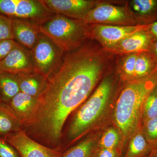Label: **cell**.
<instances>
[{
  "mask_svg": "<svg viewBox=\"0 0 157 157\" xmlns=\"http://www.w3.org/2000/svg\"><path fill=\"white\" fill-rule=\"evenodd\" d=\"M115 56L89 39L66 52L59 67L48 79L31 117L37 129L60 137L69 116L83 104L113 68Z\"/></svg>",
  "mask_w": 157,
  "mask_h": 157,
  "instance_id": "1",
  "label": "cell"
},
{
  "mask_svg": "<svg viewBox=\"0 0 157 157\" xmlns=\"http://www.w3.org/2000/svg\"><path fill=\"white\" fill-rule=\"evenodd\" d=\"M157 86V70L146 78L127 82L117 100L116 125L125 140L142 128L144 104Z\"/></svg>",
  "mask_w": 157,
  "mask_h": 157,
  "instance_id": "2",
  "label": "cell"
},
{
  "mask_svg": "<svg viewBox=\"0 0 157 157\" xmlns=\"http://www.w3.org/2000/svg\"><path fill=\"white\" fill-rule=\"evenodd\" d=\"M117 76L115 69L110 70L77 109L68 128V142L73 143L83 137L105 115L115 93Z\"/></svg>",
  "mask_w": 157,
  "mask_h": 157,
  "instance_id": "3",
  "label": "cell"
},
{
  "mask_svg": "<svg viewBox=\"0 0 157 157\" xmlns=\"http://www.w3.org/2000/svg\"><path fill=\"white\" fill-rule=\"evenodd\" d=\"M39 33L45 35L67 52L76 49L90 39V25L82 20L54 14L38 25Z\"/></svg>",
  "mask_w": 157,
  "mask_h": 157,
  "instance_id": "4",
  "label": "cell"
},
{
  "mask_svg": "<svg viewBox=\"0 0 157 157\" xmlns=\"http://www.w3.org/2000/svg\"><path fill=\"white\" fill-rule=\"evenodd\" d=\"M34 71L47 79L55 73L63 61L65 52L48 37L39 33L31 50Z\"/></svg>",
  "mask_w": 157,
  "mask_h": 157,
  "instance_id": "5",
  "label": "cell"
},
{
  "mask_svg": "<svg viewBox=\"0 0 157 157\" xmlns=\"http://www.w3.org/2000/svg\"><path fill=\"white\" fill-rule=\"evenodd\" d=\"M0 14L37 25L55 14L42 0H0Z\"/></svg>",
  "mask_w": 157,
  "mask_h": 157,
  "instance_id": "6",
  "label": "cell"
},
{
  "mask_svg": "<svg viewBox=\"0 0 157 157\" xmlns=\"http://www.w3.org/2000/svg\"><path fill=\"white\" fill-rule=\"evenodd\" d=\"M116 1H102L89 12L82 20L87 24L121 26L137 25L127 9L126 3Z\"/></svg>",
  "mask_w": 157,
  "mask_h": 157,
  "instance_id": "7",
  "label": "cell"
},
{
  "mask_svg": "<svg viewBox=\"0 0 157 157\" xmlns=\"http://www.w3.org/2000/svg\"><path fill=\"white\" fill-rule=\"evenodd\" d=\"M89 25L90 39L97 41L109 52L122 39L137 31L146 29L148 25L121 26L97 24Z\"/></svg>",
  "mask_w": 157,
  "mask_h": 157,
  "instance_id": "8",
  "label": "cell"
},
{
  "mask_svg": "<svg viewBox=\"0 0 157 157\" xmlns=\"http://www.w3.org/2000/svg\"><path fill=\"white\" fill-rule=\"evenodd\" d=\"M3 139L9 143L21 157H62L64 152L39 143L27 135L22 129L7 135Z\"/></svg>",
  "mask_w": 157,
  "mask_h": 157,
  "instance_id": "9",
  "label": "cell"
},
{
  "mask_svg": "<svg viewBox=\"0 0 157 157\" xmlns=\"http://www.w3.org/2000/svg\"><path fill=\"white\" fill-rule=\"evenodd\" d=\"M54 14L82 20L91 10L102 2L99 0H42Z\"/></svg>",
  "mask_w": 157,
  "mask_h": 157,
  "instance_id": "10",
  "label": "cell"
},
{
  "mask_svg": "<svg viewBox=\"0 0 157 157\" xmlns=\"http://www.w3.org/2000/svg\"><path fill=\"white\" fill-rule=\"evenodd\" d=\"M34 71L31 51L17 43L0 61V72L17 74Z\"/></svg>",
  "mask_w": 157,
  "mask_h": 157,
  "instance_id": "11",
  "label": "cell"
},
{
  "mask_svg": "<svg viewBox=\"0 0 157 157\" xmlns=\"http://www.w3.org/2000/svg\"><path fill=\"white\" fill-rule=\"evenodd\" d=\"M147 28L122 39L109 52L115 56L129 53L148 52L154 41L147 31Z\"/></svg>",
  "mask_w": 157,
  "mask_h": 157,
  "instance_id": "12",
  "label": "cell"
},
{
  "mask_svg": "<svg viewBox=\"0 0 157 157\" xmlns=\"http://www.w3.org/2000/svg\"><path fill=\"white\" fill-rule=\"evenodd\" d=\"M126 5L137 25H147L157 21V0H132Z\"/></svg>",
  "mask_w": 157,
  "mask_h": 157,
  "instance_id": "13",
  "label": "cell"
},
{
  "mask_svg": "<svg viewBox=\"0 0 157 157\" xmlns=\"http://www.w3.org/2000/svg\"><path fill=\"white\" fill-rule=\"evenodd\" d=\"M11 18L14 39L25 48L32 50L40 33L38 25L27 21Z\"/></svg>",
  "mask_w": 157,
  "mask_h": 157,
  "instance_id": "14",
  "label": "cell"
},
{
  "mask_svg": "<svg viewBox=\"0 0 157 157\" xmlns=\"http://www.w3.org/2000/svg\"><path fill=\"white\" fill-rule=\"evenodd\" d=\"M20 92L38 98L45 90L47 79L35 71L16 74Z\"/></svg>",
  "mask_w": 157,
  "mask_h": 157,
  "instance_id": "15",
  "label": "cell"
},
{
  "mask_svg": "<svg viewBox=\"0 0 157 157\" xmlns=\"http://www.w3.org/2000/svg\"><path fill=\"white\" fill-rule=\"evenodd\" d=\"M38 99L19 92L9 103V105L22 124L28 120L36 106Z\"/></svg>",
  "mask_w": 157,
  "mask_h": 157,
  "instance_id": "16",
  "label": "cell"
},
{
  "mask_svg": "<svg viewBox=\"0 0 157 157\" xmlns=\"http://www.w3.org/2000/svg\"><path fill=\"white\" fill-rule=\"evenodd\" d=\"M21 129V122L9 104L0 103V138Z\"/></svg>",
  "mask_w": 157,
  "mask_h": 157,
  "instance_id": "17",
  "label": "cell"
},
{
  "mask_svg": "<svg viewBox=\"0 0 157 157\" xmlns=\"http://www.w3.org/2000/svg\"><path fill=\"white\" fill-rule=\"evenodd\" d=\"M138 53H129L117 56L115 69L118 76L123 81H134L135 63Z\"/></svg>",
  "mask_w": 157,
  "mask_h": 157,
  "instance_id": "18",
  "label": "cell"
},
{
  "mask_svg": "<svg viewBox=\"0 0 157 157\" xmlns=\"http://www.w3.org/2000/svg\"><path fill=\"white\" fill-rule=\"evenodd\" d=\"M153 149L145 138L142 128L132 137L124 157H147Z\"/></svg>",
  "mask_w": 157,
  "mask_h": 157,
  "instance_id": "19",
  "label": "cell"
},
{
  "mask_svg": "<svg viewBox=\"0 0 157 157\" xmlns=\"http://www.w3.org/2000/svg\"><path fill=\"white\" fill-rule=\"evenodd\" d=\"M19 92L16 74L0 72V92L2 102L9 104Z\"/></svg>",
  "mask_w": 157,
  "mask_h": 157,
  "instance_id": "20",
  "label": "cell"
},
{
  "mask_svg": "<svg viewBox=\"0 0 157 157\" xmlns=\"http://www.w3.org/2000/svg\"><path fill=\"white\" fill-rule=\"evenodd\" d=\"M97 144L95 137L89 136L66 151L62 157H95L98 149Z\"/></svg>",
  "mask_w": 157,
  "mask_h": 157,
  "instance_id": "21",
  "label": "cell"
},
{
  "mask_svg": "<svg viewBox=\"0 0 157 157\" xmlns=\"http://www.w3.org/2000/svg\"><path fill=\"white\" fill-rule=\"evenodd\" d=\"M157 70V61L148 52L138 53L135 63L134 80L146 78Z\"/></svg>",
  "mask_w": 157,
  "mask_h": 157,
  "instance_id": "22",
  "label": "cell"
},
{
  "mask_svg": "<svg viewBox=\"0 0 157 157\" xmlns=\"http://www.w3.org/2000/svg\"><path fill=\"white\" fill-rule=\"evenodd\" d=\"M120 140L119 132L111 128L104 132L99 143L100 148L117 150Z\"/></svg>",
  "mask_w": 157,
  "mask_h": 157,
  "instance_id": "23",
  "label": "cell"
},
{
  "mask_svg": "<svg viewBox=\"0 0 157 157\" xmlns=\"http://www.w3.org/2000/svg\"><path fill=\"white\" fill-rule=\"evenodd\" d=\"M157 86L152 91L145 101L144 108L143 125L149 120L157 116Z\"/></svg>",
  "mask_w": 157,
  "mask_h": 157,
  "instance_id": "24",
  "label": "cell"
},
{
  "mask_svg": "<svg viewBox=\"0 0 157 157\" xmlns=\"http://www.w3.org/2000/svg\"><path fill=\"white\" fill-rule=\"evenodd\" d=\"M142 130L145 138L152 146H157V116L144 124Z\"/></svg>",
  "mask_w": 157,
  "mask_h": 157,
  "instance_id": "25",
  "label": "cell"
},
{
  "mask_svg": "<svg viewBox=\"0 0 157 157\" xmlns=\"http://www.w3.org/2000/svg\"><path fill=\"white\" fill-rule=\"evenodd\" d=\"M14 40L11 18L0 14V40Z\"/></svg>",
  "mask_w": 157,
  "mask_h": 157,
  "instance_id": "26",
  "label": "cell"
},
{
  "mask_svg": "<svg viewBox=\"0 0 157 157\" xmlns=\"http://www.w3.org/2000/svg\"><path fill=\"white\" fill-rule=\"evenodd\" d=\"M0 157H21L18 152L3 138H0Z\"/></svg>",
  "mask_w": 157,
  "mask_h": 157,
  "instance_id": "27",
  "label": "cell"
},
{
  "mask_svg": "<svg viewBox=\"0 0 157 157\" xmlns=\"http://www.w3.org/2000/svg\"><path fill=\"white\" fill-rule=\"evenodd\" d=\"M17 44L13 39L0 40V61L7 56Z\"/></svg>",
  "mask_w": 157,
  "mask_h": 157,
  "instance_id": "28",
  "label": "cell"
},
{
  "mask_svg": "<svg viewBox=\"0 0 157 157\" xmlns=\"http://www.w3.org/2000/svg\"><path fill=\"white\" fill-rule=\"evenodd\" d=\"M120 154L118 150L100 148L97 149L95 157H119Z\"/></svg>",
  "mask_w": 157,
  "mask_h": 157,
  "instance_id": "29",
  "label": "cell"
},
{
  "mask_svg": "<svg viewBox=\"0 0 157 157\" xmlns=\"http://www.w3.org/2000/svg\"><path fill=\"white\" fill-rule=\"evenodd\" d=\"M147 31L150 34L154 42L157 40V21L147 25Z\"/></svg>",
  "mask_w": 157,
  "mask_h": 157,
  "instance_id": "30",
  "label": "cell"
},
{
  "mask_svg": "<svg viewBox=\"0 0 157 157\" xmlns=\"http://www.w3.org/2000/svg\"><path fill=\"white\" fill-rule=\"evenodd\" d=\"M148 52L157 61V40L153 42Z\"/></svg>",
  "mask_w": 157,
  "mask_h": 157,
  "instance_id": "31",
  "label": "cell"
},
{
  "mask_svg": "<svg viewBox=\"0 0 157 157\" xmlns=\"http://www.w3.org/2000/svg\"><path fill=\"white\" fill-rule=\"evenodd\" d=\"M148 157H157V146L152 150Z\"/></svg>",
  "mask_w": 157,
  "mask_h": 157,
  "instance_id": "32",
  "label": "cell"
},
{
  "mask_svg": "<svg viewBox=\"0 0 157 157\" xmlns=\"http://www.w3.org/2000/svg\"><path fill=\"white\" fill-rule=\"evenodd\" d=\"M2 96H1V92H0V103H2Z\"/></svg>",
  "mask_w": 157,
  "mask_h": 157,
  "instance_id": "33",
  "label": "cell"
},
{
  "mask_svg": "<svg viewBox=\"0 0 157 157\" xmlns=\"http://www.w3.org/2000/svg\"><path fill=\"white\" fill-rule=\"evenodd\" d=\"M156 89H157V86Z\"/></svg>",
  "mask_w": 157,
  "mask_h": 157,
  "instance_id": "34",
  "label": "cell"
},
{
  "mask_svg": "<svg viewBox=\"0 0 157 157\" xmlns=\"http://www.w3.org/2000/svg\"></svg>",
  "mask_w": 157,
  "mask_h": 157,
  "instance_id": "35",
  "label": "cell"
}]
</instances>
